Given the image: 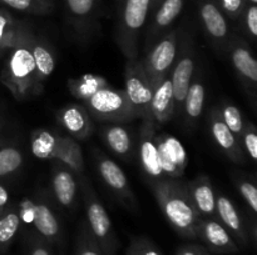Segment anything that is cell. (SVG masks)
<instances>
[{
    "label": "cell",
    "mask_w": 257,
    "mask_h": 255,
    "mask_svg": "<svg viewBox=\"0 0 257 255\" xmlns=\"http://www.w3.org/2000/svg\"><path fill=\"white\" fill-rule=\"evenodd\" d=\"M27 242V255H53V245L42 239L34 232L28 234Z\"/></svg>",
    "instance_id": "ab89813d"
},
{
    "label": "cell",
    "mask_w": 257,
    "mask_h": 255,
    "mask_svg": "<svg viewBox=\"0 0 257 255\" xmlns=\"http://www.w3.org/2000/svg\"><path fill=\"white\" fill-rule=\"evenodd\" d=\"M92 154L95 169H97L98 174H99L100 179L103 180L105 186H108V189L119 200L123 206L127 208L128 210H132V212H137L138 202L133 194L130 180L122 170V168L100 150L93 149Z\"/></svg>",
    "instance_id": "9c48e42d"
},
{
    "label": "cell",
    "mask_w": 257,
    "mask_h": 255,
    "mask_svg": "<svg viewBox=\"0 0 257 255\" xmlns=\"http://www.w3.org/2000/svg\"><path fill=\"white\" fill-rule=\"evenodd\" d=\"M34 32L15 45L7 54L0 82L15 100L34 96V60L30 50V40Z\"/></svg>",
    "instance_id": "7a4b0ae2"
},
{
    "label": "cell",
    "mask_w": 257,
    "mask_h": 255,
    "mask_svg": "<svg viewBox=\"0 0 257 255\" xmlns=\"http://www.w3.org/2000/svg\"><path fill=\"white\" fill-rule=\"evenodd\" d=\"M77 176L79 182V192L84 202L85 216H87L85 224L88 230L105 255H117L119 249V240L113 229L107 210L100 202L97 192L93 189L87 176H84V174Z\"/></svg>",
    "instance_id": "277c9868"
},
{
    "label": "cell",
    "mask_w": 257,
    "mask_h": 255,
    "mask_svg": "<svg viewBox=\"0 0 257 255\" xmlns=\"http://www.w3.org/2000/svg\"><path fill=\"white\" fill-rule=\"evenodd\" d=\"M67 24L77 39L87 42L99 29L100 0H63Z\"/></svg>",
    "instance_id": "8fae6325"
},
{
    "label": "cell",
    "mask_w": 257,
    "mask_h": 255,
    "mask_svg": "<svg viewBox=\"0 0 257 255\" xmlns=\"http://www.w3.org/2000/svg\"><path fill=\"white\" fill-rule=\"evenodd\" d=\"M241 24V30L243 34L251 40H256L257 38V6L253 4L246 5L245 10L238 19Z\"/></svg>",
    "instance_id": "f35d334b"
},
{
    "label": "cell",
    "mask_w": 257,
    "mask_h": 255,
    "mask_svg": "<svg viewBox=\"0 0 257 255\" xmlns=\"http://www.w3.org/2000/svg\"><path fill=\"white\" fill-rule=\"evenodd\" d=\"M32 32L28 22L17 20L7 9L0 8V59Z\"/></svg>",
    "instance_id": "d4e9b609"
},
{
    "label": "cell",
    "mask_w": 257,
    "mask_h": 255,
    "mask_svg": "<svg viewBox=\"0 0 257 255\" xmlns=\"http://www.w3.org/2000/svg\"><path fill=\"white\" fill-rule=\"evenodd\" d=\"M67 85L73 96L84 102L93 94H95L98 90L109 86V82L100 75L88 74L79 78H72L68 80Z\"/></svg>",
    "instance_id": "4dcf8cb0"
},
{
    "label": "cell",
    "mask_w": 257,
    "mask_h": 255,
    "mask_svg": "<svg viewBox=\"0 0 257 255\" xmlns=\"http://www.w3.org/2000/svg\"><path fill=\"white\" fill-rule=\"evenodd\" d=\"M150 112L151 119L156 125L166 124L175 116V102L170 72L160 82L152 86Z\"/></svg>",
    "instance_id": "cb8c5ba5"
},
{
    "label": "cell",
    "mask_w": 257,
    "mask_h": 255,
    "mask_svg": "<svg viewBox=\"0 0 257 255\" xmlns=\"http://www.w3.org/2000/svg\"><path fill=\"white\" fill-rule=\"evenodd\" d=\"M246 2H247L248 4H253V5L257 4V0H246Z\"/></svg>",
    "instance_id": "bcb514c9"
},
{
    "label": "cell",
    "mask_w": 257,
    "mask_h": 255,
    "mask_svg": "<svg viewBox=\"0 0 257 255\" xmlns=\"http://www.w3.org/2000/svg\"><path fill=\"white\" fill-rule=\"evenodd\" d=\"M218 108L221 118H222L223 122L227 125L228 129L233 132L237 138H240L241 132H242L243 126H245V120H243L242 114H241L240 109L232 102H227V100H222Z\"/></svg>",
    "instance_id": "e575fe53"
},
{
    "label": "cell",
    "mask_w": 257,
    "mask_h": 255,
    "mask_svg": "<svg viewBox=\"0 0 257 255\" xmlns=\"http://www.w3.org/2000/svg\"><path fill=\"white\" fill-rule=\"evenodd\" d=\"M208 122H210L211 135L218 149L235 164H245L246 155L241 148L240 140L223 122L218 108H213L211 110Z\"/></svg>",
    "instance_id": "ffe728a7"
},
{
    "label": "cell",
    "mask_w": 257,
    "mask_h": 255,
    "mask_svg": "<svg viewBox=\"0 0 257 255\" xmlns=\"http://www.w3.org/2000/svg\"><path fill=\"white\" fill-rule=\"evenodd\" d=\"M54 162H62L75 175H82L84 172V158H83L82 148L77 140L70 136L62 135V142H60L59 150L54 156Z\"/></svg>",
    "instance_id": "f1b7e54d"
},
{
    "label": "cell",
    "mask_w": 257,
    "mask_h": 255,
    "mask_svg": "<svg viewBox=\"0 0 257 255\" xmlns=\"http://www.w3.org/2000/svg\"><path fill=\"white\" fill-rule=\"evenodd\" d=\"M216 219L226 228L240 249L251 246L247 234V226L232 200L223 194L216 195Z\"/></svg>",
    "instance_id": "e0dca14e"
},
{
    "label": "cell",
    "mask_w": 257,
    "mask_h": 255,
    "mask_svg": "<svg viewBox=\"0 0 257 255\" xmlns=\"http://www.w3.org/2000/svg\"><path fill=\"white\" fill-rule=\"evenodd\" d=\"M20 228L22 225H20L18 205L10 204L0 214V254L7 252L17 238Z\"/></svg>",
    "instance_id": "f546056e"
},
{
    "label": "cell",
    "mask_w": 257,
    "mask_h": 255,
    "mask_svg": "<svg viewBox=\"0 0 257 255\" xmlns=\"http://www.w3.org/2000/svg\"><path fill=\"white\" fill-rule=\"evenodd\" d=\"M74 255H105L92 236L85 222H82L79 226V232L75 239Z\"/></svg>",
    "instance_id": "d590c367"
},
{
    "label": "cell",
    "mask_w": 257,
    "mask_h": 255,
    "mask_svg": "<svg viewBox=\"0 0 257 255\" xmlns=\"http://www.w3.org/2000/svg\"><path fill=\"white\" fill-rule=\"evenodd\" d=\"M216 2L225 16L231 20H235V22L236 20L238 22L241 14L247 5L246 0H216Z\"/></svg>",
    "instance_id": "60d3db41"
},
{
    "label": "cell",
    "mask_w": 257,
    "mask_h": 255,
    "mask_svg": "<svg viewBox=\"0 0 257 255\" xmlns=\"http://www.w3.org/2000/svg\"><path fill=\"white\" fill-rule=\"evenodd\" d=\"M175 255H211L203 245L200 244H185L181 245L176 250Z\"/></svg>",
    "instance_id": "b9f144b4"
},
{
    "label": "cell",
    "mask_w": 257,
    "mask_h": 255,
    "mask_svg": "<svg viewBox=\"0 0 257 255\" xmlns=\"http://www.w3.org/2000/svg\"><path fill=\"white\" fill-rule=\"evenodd\" d=\"M156 142L163 178L180 180L188 164L187 152L183 145L177 138L166 132H157Z\"/></svg>",
    "instance_id": "9a60e30c"
},
{
    "label": "cell",
    "mask_w": 257,
    "mask_h": 255,
    "mask_svg": "<svg viewBox=\"0 0 257 255\" xmlns=\"http://www.w3.org/2000/svg\"><path fill=\"white\" fill-rule=\"evenodd\" d=\"M240 144L245 152L246 158H250L252 162L257 160V128L252 122H246L241 132Z\"/></svg>",
    "instance_id": "8d00e7d4"
},
{
    "label": "cell",
    "mask_w": 257,
    "mask_h": 255,
    "mask_svg": "<svg viewBox=\"0 0 257 255\" xmlns=\"http://www.w3.org/2000/svg\"><path fill=\"white\" fill-rule=\"evenodd\" d=\"M156 135L157 125L155 122L151 119L142 120L137 135V154L141 170L150 186L165 179L160 165Z\"/></svg>",
    "instance_id": "7c38bea8"
},
{
    "label": "cell",
    "mask_w": 257,
    "mask_h": 255,
    "mask_svg": "<svg viewBox=\"0 0 257 255\" xmlns=\"http://www.w3.org/2000/svg\"><path fill=\"white\" fill-rule=\"evenodd\" d=\"M125 255H163L160 248L146 236H132Z\"/></svg>",
    "instance_id": "74e56055"
},
{
    "label": "cell",
    "mask_w": 257,
    "mask_h": 255,
    "mask_svg": "<svg viewBox=\"0 0 257 255\" xmlns=\"http://www.w3.org/2000/svg\"><path fill=\"white\" fill-rule=\"evenodd\" d=\"M186 190L201 218L203 219L216 218V195L217 194L207 175L201 174L191 182H186Z\"/></svg>",
    "instance_id": "603a6c76"
},
{
    "label": "cell",
    "mask_w": 257,
    "mask_h": 255,
    "mask_svg": "<svg viewBox=\"0 0 257 255\" xmlns=\"http://www.w3.org/2000/svg\"><path fill=\"white\" fill-rule=\"evenodd\" d=\"M100 138L110 152L123 160L133 156V140L131 132L120 124H105L100 128Z\"/></svg>",
    "instance_id": "484cf974"
},
{
    "label": "cell",
    "mask_w": 257,
    "mask_h": 255,
    "mask_svg": "<svg viewBox=\"0 0 257 255\" xmlns=\"http://www.w3.org/2000/svg\"><path fill=\"white\" fill-rule=\"evenodd\" d=\"M90 118L107 124H125L137 119L124 90L107 86L83 102Z\"/></svg>",
    "instance_id": "5b68a950"
},
{
    "label": "cell",
    "mask_w": 257,
    "mask_h": 255,
    "mask_svg": "<svg viewBox=\"0 0 257 255\" xmlns=\"http://www.w3.org/2000/svg\"><path fill=\"white\" fill-rule=\"evenodd\" d=\"M5 124V118H4V112H3V106H0V132H2L3 126Z\"/></svg>",
    "instance_id": "f6af8a7d"
},
{
    "label": "cell",
    "mask_w": 257,
    "mask_h": 255,
    "mask_svg": "<svg viewBox=\"0 0 257 255\" xmlns=\"http://www.w3.org/2000/svg\"><path fill=\"white\" fill-rule=\"evenodd\" d=\"M148 18L150 0H118L114 40L127 60L138 58V42Z\"/></svg>",
    "instance_id": "3957f363"
},
{
    "label": "cell",
    "mask_w": 257,
    "mask_h": 255,
    "mask_svg": "<svg viewBox=\"0 0 257 255\" xmlns=\"http://www.w3.org/2000/svg\"><path fill=\"white\" fill-rule=\"evenodd\" d=\"M57 120L60 126L77 142H84L93 134V122L89 112L80 104H68L58 110Z\"/></svg>",
    "instance_id": "44dd1931"
},
{
    "label": "cell",
    "mask_w": 257,
    "mask_h": 255,
    "mask_svg": "<svg viewBox=\"0 0 257 255\" xmlns=\"http://www.w3.org/2000/svg\"><path fill=\"white\" fill-rule=\"evenodd\" d=\"M20 225H32L34 232L50 245H60L63 230L54 210L44 198H24L18 204Z\"/></svg>",
    "instance_id": "8992f818"
},
{
    "label": "cell",
    "mask_w": 257,
    "mask_h": 255,
    "mask_svg": "<svg viewBox=\"0 0 257 255\" xmlns=\"http://www.w3.org/2000/svg\"><path fill=\"white\" fill-rule=\"evenodd\" d=\"M124 92L130 99L137 119H151L150 105L152 99V84L143 69L140 58L127 60L124 69Z\"/></svg>",
    "instance_id": "30bf717a"
},
{
    "label": "cell",
    "mask_w": 257,
    "mask_h": 255,
    "mask_svg": "<svg viewBox=\"0 0 257 255\" xmlns=\"http://www.w3.org/2000/svg\"><path fill=\"white\" fill-rule=\"evenodd\" d=\"M186 0H162L160 6L152 14L145 35V52L172 28L182 12Z\"/></svg>",
    "instance_id": "d6986e66"
},
{
    "label": "cell",
    "mask_w": 257,
    "mask_h": 255,
    "mask_svg": "<svg viewBox=\"0 0 257 255\" xmlns=\"http://www.w3.org/2000/svg\"><path fill=\"white\" fill-rule=\"evenodd\" d=\"M198 18L206 36L218 52H227L232 32L227 18L221 12L216 0H197Z\"/></svg>",
    "instance_id": "4fadbf2b"
},
{
    "label": "cell",
    "mask_w": 257,
    "mask_h": 255,
    "mask_svg": "<svg viewBox=\"0 0 257 255\" xmlns=\"http://www.w3.org/2000/svg\"><path fill=\"white\" fill-rule=\"evenodd\" d=\"M180 34L181 26L171 28L145 52V56L141 59L152 86L171 72L177 55Z\"/></svg>",
    "instance_id": "ba28073f"
},
{
    "label": "cell",
    "mask_w": 257,
    "mask_h": 255,
    "mask_svg": "<svg viewBox=\"0 0 257 255\" xmlns=\"http://www.w3.org/2000/svg\"><path fill=\"white\" fill-rule=\"evenodd\" d=\"M151 190L176 234L182 239H197V225L201 216L188 196L186 182L181 179H163L152 185Z\"/></svg>",
    "instance_id": "6da1fadb"
},
{
    "label": "cell",
    "mask_w": 257,
    "mask_h": 255,
    "mask_svg": "<svg viewBox=\"0 0 257 255\" xmlns=\"http://www.w3.org/2000/svg\"><path fill=\"white\" fill-rule=\"evenodd\" d=\"M195 40L192 32L186 29L185 25H181L177 55L170 72L173 102H175V114L181 115L182 112L186 94L195 76Z\"/></svg>",
    "instance_id": "52a82bcc"
},
{
    "label": "cell",
    "mask_w": 257,
    "mask_h": 255,
    "mask_svg": "<svg viewBox=\"0 0 257 255\" xmlns=\"http://www.w3.org/2000/svg\"><path fill=\"white\" fill-rule=\"evenodd\" d=\"M52 192L55 202L63 209L73 210L78 200V176L59 162H52Z\"/></svg>",
    "instance_id": "ac0fdd59"
},
{
    "label": "cell",
    "mask_w": 257,
    "mask_h": 255,
    "mask_svg": "<svg viewBox=\"0 0 257 255\" xmlns=\"http://www.w3.org/2000/svg\"><path fill=\"white\" fill-rule=\"evenodd\" d=\"M10 205V196L7 188L0 184V214Z\"/></svg>",
    "instance_id": "7bdbcfd3"
},
{
    "label": "cell",
    "mask_w": 257,
    "mask_h": 255,
    "mask_svg": "<svg viewBox=\"0 0 257 255\" xmlns=\"http://www.w3.org/2000/svg\"><path fill=\"white\" fill-rule=\"evenodd\" d=\"M24 156L15 145H2L0 146V180L14 176L23 166Z\"/></svg>",
    "instance_id": "1f68e13d"
},
{
    "label": "cell",
    "mask_w": 257,
    "mask_h": 255,
    "mask_svg": "<svg viewBox=\"0 0 257 255\" xmlns=\"http://www.w3.org/2000/svg\"><path fill=\"white\" fill-rule=\"evenodd\" d=\"M206 102V86L200 76H193L191 82L188 92L186 94L185 102H183L182 112L181 116L183 118L185 125L188 128L196 126L202 115L203 108Z\"/></svg>",
    "instance_id": "4316f807"
},
{
    "label": "cell",
    "mask_w": 257,
    "mask_h": 255,
    "mask_svg": "<svg viewBox=\"0 0 257 255\" xmlns=\"http://www.w3.org/2000/svg\"><path fill=\"white\" fill-rule=\"evenodd\" d=\"M232 182L235 184L236 189L238 190L241 196L243 198L245 202L247 204L248 209L251 210L253 216H256L257 212V188L255 180L246 174H237L233 175Z\"/></svg>",
    "instance_id": "836d02e7"
},
{
    "label": "cell",
    "mask_w": 257,
    "mask_h": 255,
    "mask_svg": "<svg viewBox=\"0 0 257 255\" xmlns=\"http://www.w3.org/2000/svg\"><path fill=\"white\" fill-rule=\"evenodd\" d=\"M5 8L37 16H45L54 10V0H0Z\"/></svg>",
    "instance_id": "d6a6232c"
},
{
    "label": "cell",
    "mask_w": 257,
    "mask_h": 255,
    "mask_svg": "<svg viewBox=\"0 0 257 255\" xmlns=\"http://www.w3.org/2000/svg\"><path fill=\"white\" fill-rule=\"evenodd\" d=\"M161 2H162V0H150V18L152 16L153 12L157 10V8L160 6Z\"/></svg>",
    "instance_id": "ee69618b"
},
{
    "label": "cell",
    "mask_w": 257,
    "mask_h": 255,
    "mask_svg": "<svg viewBox=\"0 0 257 255\" xmlns=\"http://www.w3.org/2000/svg\"><path fill=\"white\" fill-rule=\"evenodd\" d=\"M60 142H62V135H58L47 129H37L30 135V149L37 159L52 162L59 150Z\"/></svg>",
    "instance_id": "83f0119b"
},
{
    "label": "cell",
    "mask_w": 257,
    "mask_h": 255,
    "mask_svg": "<svg viewBox=\"0 0 257 255\" xmlns=\"http://www.w3.org/2000/svg\"><path fill=\"white\" fill-rule=\"evenodd\" d=\"M231 64L235 70L237 79L245 88L251 99L256 98L257 89V62L247 42L240 36L232 34L227 45Z\"/></svg>",
    "instance_id": "5bb4252c"
},
{
    "label": "cell",
    "mask_w": 257,
    "mask_h": 255,
    "mask_svg": "<svg viewBox=\"0 0 257 255\" xmlns=\"http://www.w3.org/2000/svg\"><path fill=\"white\" fill-rule=\"evenodd\" d=\"M33 60H34V96L43 92L44 82L55 69V56L47 40L33 35L30 40Z\"/></svg>",
    "instance_id": "7402d4cb"
},
{
    "label": "cell",
    "mask_w": 257,
    "mask_h": 255,
    "mask_svg": "<svg viewBox=\"0 0 257 255\" xmlns=\"http://www.w3.org/2000/svg\"><path fill=\"white\" fill-rule=\"evenodd\" d=\"M197 239L203 242L210 254L235 255L241 252L240 246L216 218H201L197 225Z\"/></svg>",
    "instance_id": "2e32d148"
}]
</instances>
